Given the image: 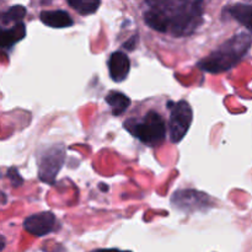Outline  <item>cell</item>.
Here are the masks:
<instances>
[{"instance_id": "cell-1", "label": "cell", "mask_w": 252, "mask_h": 252, "mask_svg": "<svg viewBox=\"0 0 252 252\" xmlns=\"http://www.w3.org/2000/svg\"><path fill=\"white\" fill-rule=\"evenodd\" d=\"M252 39L250 34L239 33L224 42L218 49L202 59L197 66L211 74H219L234 68L250 49Z\"/></svg>"}, {"instance_id": "cell-2", "label": "cell", "mask_w": 252, "mask_h": 252, "mask_svg": "<svg viewBox=\"0 0 252 252\" xmlns=\"http://www.w3.org/2000/svg\"><path fill=\"white\" fill-rule=\"evenodd\" d=\"M153 9L162 12L174 11L170 17V29L174 33L185 34L193 31L201 21L202 0H147Z\"/></svg>"}, {"instance_id": "cell-3", "label": "cell", "mask_w": 252, "mask_h": 252, "mask_svg": "<svg viewBox=\"0 0 252 252\" xmlns=\"http://www.w3.org/2000/svg\"><path fill=\"white\" fill-rule=\"evenodd\" d=\"M123 127L133 137L149 147H159L165 140L166 135L164 118L154 110L148 111L142 120L129 118L123 123Z\"/></svg>"}, {"instance_id": "cell-4", "label": "cell", "mask_w": 252, "mask_h": 252, "mask_svg": "<svg viewBox=\"0 0 252 252\" xmlns=\"http://www.w3.org/2000/svg\"><path fill=\"white\" fill-rule=\"evenodd\" d=\"M170 118H169V133L170 140L175 144L181 142L189 132L193 121V111L187 101L181 100L179 102H169Z\"/></svg>"}, {"instance_id": "cell-5", "label": "cell", "mask_w": 252, "mask_h": 252, "mask_svg": "<svg viewBox=\"0 0 252 252\" xmlns=\"http://www.w3.org/2000/svg\"><path fill=\"white\" fill-rule=\"evenodd\" d=\"M65 160V149L63 145H53L39 154L38 159V177L42 182L53 185L57 175L61 171Z\"/></svg>"}, {"instance_id": "cell-6", "label": "cell", "mask_w": 252, "mask_h": 252, "mask_svg": "<svg viewBox=\"0 0 252 252\" xmlns=\"http://www.w3.org/2000/svg\"><path fill=\"white\" fill-rule=\"evenodd\" d=\"M171 204L179 211L191 213V212L206 211V208L212 207V201L208 194L202 192L194 189H180L172 194Z\"/></svg>"}, {"instance_id": "cell-7", "label": "cell", "mask_w": 252, "mask_h": 252, "mask_svg": "<svg viewBox=\"0 0 252 252\" xmlns=\"http://www.w3.org/2000/svg\"><path fill=\"white\" fill-rule=\"evenodd\" d=\"M24 229L31 235L42 238L57 230V218L52 212L32 214L24 220Z\"/></svg>"}, {"instance_id": "cell-8", "label": "cell", "mask_w": 252, "mask_h": 252, "mask_svg": "<svg viewBox=\"0 0 252 252\" xmlns=\"http://www.w3.org/2000/svg\"><path fill=\"white\" fill-rule=\"evenodd\" d=\"M108 73L111 79L116 83H122L127 79L130 70V61L128 56L123 52L117 51L111 54L107 62Z\"/></svg>"}, {"instance_id": "cell-9", "label": "cell", "mask_w": 252, "mask_h": 252, "mask_svg": "<svg viewBox=\"0 0 252 252\" xmlns=\"http://www.w3.org/2000/svg\"><path fill=\"white\" fill-rule=\"evenodd\" d=\"M39 19L46 26L53 27V29H66L74 25L73 19L70 15L64 10H47L42 11Z\"/></svg>"}, {"instance_id": "cell-10", "label": "cell", "mask_w": 252, "mask_h": 252, "mask_svg": "<svg viewBox=\"0 0 252 252\" xmlns=\"http://www.w3.org/2000/svg\"><path fill=\"white\" fill-rule=\"evenodd\" d=\"M26 36V27L24 22H17L14 27L4 30L0 27V48H10Z\"/></svg>"}, {"instance_id": "cell-11", "label": "cell", "mask_w": 252, "mask_h": 252, "mask_svg": "<svg viewBox=\"0 0 252 252\" xmlns=\"http://www.w3.org/2000/svg\"><path fill=\"white\" fill-rule=\"evenodd\" d=\"M105 101L112 110V115L118 117L122 116L130 106V98L121 91H111L106 95Z\"/></svg>"}, {"instance_id": "cell-12", "label": "cell", "mask_w": 252, "mask_h": 252, "mask_svg": "<svg viewBox=\"0 0 252 252\" xmlns=\"http://www.w3.org/2000/svg\"><path fill=\"white\" fill-rule=\"evenodd\" d=\"M228 11L231 17H234L239 24L246 27L252 33V5L236 4L229 7Z\"/></svg>"}, {"instance_id": "cell-13", "label": "cell", "mask_w": 252, "mask_h": 252, "mask_svg": "<svg viewBox=\"0 0 252 252\" xmlns=\"http://www.w3.org/2000/svg\"><path fill=\"white\" fill-rule=\"evenodd\" d=\"M144 21L150 29L155 30L158 32H166L170 29V20L162 12L158 10H149L144 14Z\"/></svg>"}, {"instance_id": "cell-14", "label": "cell", "mask_w": 252, "mask_h": 252, "mask_svg": "<svg viewBox=\"0 0 252 252\" xmlns=\"http://www.w3.org/2000/svg\"><path fill=\"white\" fill-rule=\"evenodd\" d=\"M68 4L80 15H91L97 11L101 0H66Z\"/></svg>"}, {"instance_id": "cell-15", "label": "cell", "mask_w": 252, "mask_h": 252, "mask_svg": "<svg viewBox=\"0 0 252 252\" xmlns=\"http://www.w3.org/2000/svg\"><path fill=\"white\" fill-rule=\"evenodd\" d=\"M25 15H26V9L21 5H15V6L10 7L7 11H5L4 14H1L0 19L4 24H10V22H21V20L24 19Z\"/></svg>"}, {"instance_id": "cell-16", "label": "cell", "mask_w": 252, "mask_h": 252, "mask_svg": "<svg viewBox=\"0 0 252 252\" xmlns=\"http://www.w3.org/2000/svg\"><path fill=\"white\" fill-rule=\"evenodd\" d=\"M7 177L10 179L11 185L14 187H20L22 184H24V180H22V177L20 176L19 171H17V169H15V167L9 169V171H7Z\"/></svg>"}, {"instance_id": "cell-17", "label": "cell", "mask_w": 252, "mask_h": 252, "mask_svg": "<svg viewBox=\"0 0 252 252\" xmlns=\"http://www.w3.org/2000/svg\"><path fill=\"white\" fill-rule=\"evenodd\" d=\"M137 42H138V34H134V36L130 37V38L123 44V47L127 48L128 51H133V49L135 48V46H137Z\"/></svg>"}, {"instance_id": "cell-18", "label": "cell", "mask_w": 252, "mask_h": 252, "mask_svg": "<svg viewBox=\"0 0 252 252\" xmlns=\"http://www.w3.org/2000/svg\"><path fill=\"white\" fill-rule=\"evenodd\" d=\"M91 252H120L117 249H98V250H94Z\"/></svg>"}, {"instance_id": "cell-19", "label": "cell", "mask_w": 252, "mask_h": 252, "mask_svg": "<svg viewBox=\"0 0 252 252\" xmlns=\"http://www.w3.org/2000/svg\"><path fill=\"white\" fill-rule=\"evenodd\" d=\"M5 245H6V240H5V238L2 235H0V252L5 249Z\"/></svg>"}, {"instance_id": "cell-20", "label": "cell", "mask_w": 252, "mask_h": 252, "mask_svg": "<svg viewBox=\"0 0 252 252\" xmlns=\"http://www.w3.org/2000/svg\"><path fill=\"white\" fill-rule=\"evenodd\" d=\"M120 252H130V251H120Z\"/></svg>"}]
</instances>
